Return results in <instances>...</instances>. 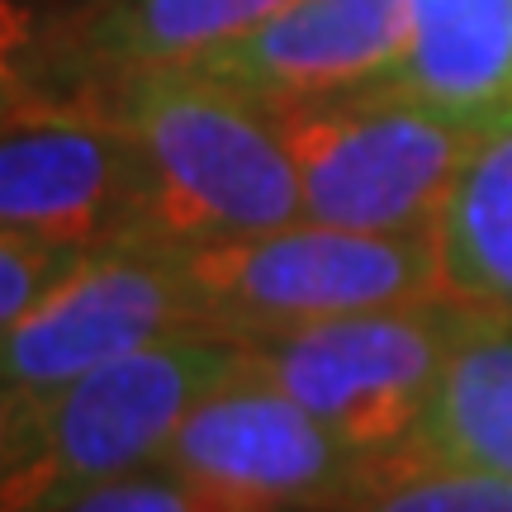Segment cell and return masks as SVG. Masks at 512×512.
I'll use <instances>...</instances> for the list:
<instances>
[{"mask_svg": "<svg viewBox=\"0 0 512 512\" xmlns=\"http://www.w3.org/2000/svg\"><path fill=\"white\" fill-rule=\"evenodd\" d=\"M147 166L143 242L190 252L304 219L299 176L266 105L200 72L86 81Z\"/></svg>", "mask_w": 512, "mask_h": 512, "instance_id": "obj_1", "label": "cell"}, {"mask_svg": "<svg viewBox=\"0 0 512 512\" xmlns=\"http://www.w3.org/2000/svg\"><path fill=\"white\" fill-rule=\"evenodd\" d=\"M247 361L219 332H181L43 399L0 403V512H53L152 470L181 422Z\"/></svg>", "mask_w": 512, "mask_h": 512, "instance_id": "obj_2", "label": "cell"}, {"mask_svg": "<svg viewBox=\"0 0 512 512\" xmlns=\"http://www.w3.org/2000/svg\"><path fill=\"white\" fill-rule=\"evenodd\" d=\"M266 114L294 162L304 219L380 238H432L484 133L394 81L266 105Z\"/></svg>", "mask_w": 512, "mask_h": 512, "instance_id": "obj_3", "label": "cell"}, {"mask_svg": "<svg viewBox=\"0 0 512 512\" xmlns=\"http://www.w3.org/2000/svg\"><path fill=\"white\" fill-rule=\"evenodd\" d=\"M484 318L494 313L465 309L437 294L418 304L266 332L242 347L266 380L304 403L375 475L413 446L451 351Z\"/></svg>", "mask_w": 512, "mask_h": 512, "instance_id": "obj_4", "label": "cell"}, {"mask_svg": "<svg viewBox=\"0 0 512 512\" xmlns=\"http://www.w3.org/2000/svg\"><path fill=\"white\" fill-rule=\"evenodd\" d=\"M181 266L204 328L233 342L437 299L432 238H380L313 219L190 247Z\"/></svg>", "mask_w": 512, "mask_h": 512, "instance_id": "obj_5", "label": "cell"}, {"mask_svg": "<svg viewBox=\"0 0 512 512\" xmlns=\"http://www.w3.org/2000/svg\"><path fill=\"white\" fill-rule=\"evenodd\" d=\"M147 166L91 91H43L10 76L0 133V228L67 247L143 242Z\"/></svg>", "mask_w": 512, "mask_h": 512, "instance_id": "obj_6", "label": "cell"}, {"mask_svg": "<svg viewBox=\"0 0 512 512\" xmlns=\"http://www.w3.org/2000/svg\"><path fill=\"white\" fill-rule=\"evenodd\" d=\"M233 512H342L370 470L247 356L157 460Z\"/></svg>", "mask_w": 512, "mask_h": 512, "instance_id": "obj_7", "label": "cell"}, {"mask_svg": "<svg viewBox=\"0 0 512 512\" xmlns=\"http://www.w3.org/2000/svg\"><path fill=\"white\" fill-rule=\"evenodd\" d=\"M181 332H209L181 252L152 242L95 247L48 304L0 332V403L43 399Z\"/></svg>", "mask_w": 512, "mask_h": 512, "instance_id": "obj_8", "label": "cell"}, {"mask_svg": "<svg viewBox=\"0 0 512 512\" xmlns=\"http://www.w3.org/2000/svg\"><path fill=\"white\" fill-rule=\"evenodd\" d=\"M408 48V0H290L247 38L195 67L256 105L318 100L394 76Z\"/></svg>", "mask_w": 512, "mask_h": 512, "instance_id": "obj_9", "label": "cell"}, {"mask_svg": "<svg viewBox=\"0 0 512 512\" xmlns=\"http://www.w3.org/2000/svg\"><path fill=\"white\" fill-rule=\"evenodd\" d=\"M290 0H86L53 24L48 48L72 62L76 81L176 72L223 53Z\"/></svg>", "mask_w": 512, "mask_h": 512, "instance_id": "obj_10", "label": "cell"}, {"mask_svg": "<svg viewBox=\"0 0 512 512\" xmlns=\"http://www.w3.org/2000/svg\"><path fill=\"white\" fill-rule=\"evenodd\" d=\"M399 91L470 128L512 114V0H408Z\"/></svg>", "mask_w": 512, "mask_h": 512, "instance_id": "obj_11", "label": "cell"}, {"mask_svg": "<svg viewBox=\"0 0 512 512\" xmlns=\"http://www.w3.org/2000/svg\"><path fill=\"white\" fill-rule=\"evenodd\" d=\"M403 460L512 479V318H484L465 332Z\"/></svg>", "mask_w": 512, "mask_h": 512, "instance_id": "obj_12", "label": "cell"}, {"mask_svg": "<svg viewBox=\"0 0 512 512\" xmlns=\"http://www.w3.org/2000/svg\"><path fill=\"white\" fill-rule=\"evenodd\" d=\"M437 294L465 309L512 318V114L479 133L437 228Z\"/></svg>", "mask_w": 512, "mask_h": 512, "instance_id": "obj_13", "label": "cell"}, {"mask_svg": "<svg viewBox=\"0 0 512 512\" xmlns=\"http://www.w3.org/2000/svg\"><path fill=\"white\" fill-rule=\"evenodd\" d=\"M342 512H512V479L399 460L375 470Z\"/></svg>", "mask_w": 512, "mask_h": 512, "instance_id": "obj_14", "label": "cell"}, {"mask_svg": "<svg viewBox=\"0 0 512 512\" xmlns=\"http://www.w3.org/2000/svg\"><path fill=\"white\" fill-rule=\"evenodd\" d=\"M86 256V247L0 228V332L24 323L38 304H48Z\"/></svg>", "mask_w": 512, "mask_h": 512, "instance_id": "obj_15", "label": "cell"}, {"mask_svg": "<svg viewBox=\"0 0 512 512\" xmlns=\"http://www.w3.org/2000/svg\"><path fill=\"white\" fill-rule=\"evenodd\" d=\"M53 512H233V508L219 503V498L200 494L181 475L152 465V470L124 475V479H114V484H100V489L72 498V503H62Z\"/></svg>", "mask_w": 512, "mask_h": 512, "instance_id": "obj_16", "label": "cell"}]
</instances>
